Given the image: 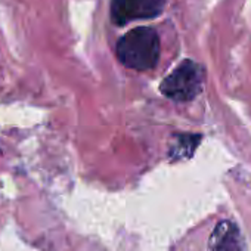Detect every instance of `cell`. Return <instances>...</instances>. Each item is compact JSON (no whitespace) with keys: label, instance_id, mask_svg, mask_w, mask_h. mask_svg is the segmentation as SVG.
<instances>
[{"label":"cell","instance_id":"obj_1","mask_svg":"<svg viewBox=\"0 0 251 251\" xmlns=\"http://www.w3.org/2000/svg\"><path fill=\"white\" fill-rule=\"evenodd\" d=\"M120 62L136 71L152 70L160 59V37L154 28L138 27L126 33L117 43Z\"/></svg>","mask_w":251,"mask_h":251},{"label":"cell","instance_id":"obj_2","mask_svg":"<svg viewBox=\"0 0 251 251\" xmlns=\"http://www.w3.org/2000/svg\"><path fill=\"white\" fill-rule=\"evenodd\" d=\"M204 84V68L185 59L172 74H169L160 84V90L164 96L176 102H188L197 98Z\"/></svg>","mask_w":251,"mask_h":251},{"label":"cell","instance_id":"obj_3","mask_svg":"<svg viewBox=\"0 0 251 251\" xmlns=\"http://www.w3.org/2000/svg\"><path fill=\"white\" fill-rule=\"evenodd\" d=\"M167 0H111V20L126 25L138 20H152L161 15Z\"/></svg>","mask_w":251,"mask_h":251},{"label":"cell","instance_id":"obj_4","mask_svg":"<svg viewBox=\"0 0 251 251\" xmlns=\"http://www.w3.org/2000/svg\"><path fill=\"white\" fill-rule=\"evenodd\" d=\"M210 251H241L239 232L233 223L222 222L216 226L210 241Z\"/></svg>","mask_w":251,"mask_h":251},{"label":"cell","instance_id":"obj_5","mask_svg":"<svg viewBox=\"0 0 251 251\" xmlns=\"http://www.w3.org/2000/svg\"><path fill=\"white\" fill-rule=\"evenodd\" d=\"M201 141L200 135H176L175 142L170 147L169 155L172 160H183L192 157L194 151L198 147V142Z\"/></svg>","mask_w":251,"mask_h":251}]
</instances>
